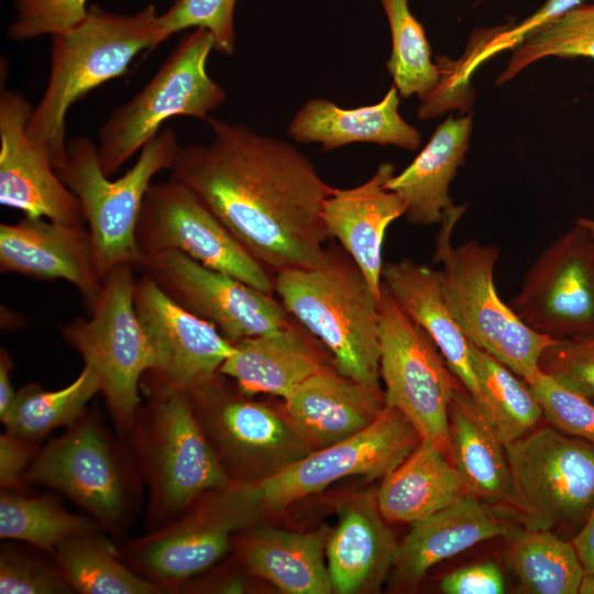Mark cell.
Returning <instances> with one entry per match:
<instances>
[{"mask_svg": "<svg viewBox=\"0 0 594 594\" xmlns=\"http://www.w3.org/2000/svg\"><path fill=\"white\" fill-rule=\"evenodd\" d=\"M205 121L211 142L179 145L169 178L191 189L268 271L317 266L329 239L322 205L334 188L292 144Z\"/></svg>", "mask_w": 594, "mask_h": 594, "instance_id": "cell-1", "label": "cell"}, {"mask_svg": "<svg viewBox=\"0 0 594 594\" xmlns=\"http://www.w3.org/2000/svg\"><path fill=\"white\" fill-rule=\"evenodd\" d=\"M145 395L125 436L147 492L144 532L162 528L231 481L186 391L142 377Z\"/></svg>", "mask_w": 594, "mask_h": 594, "instance_id": "cell-2", "label": "cell"}, {"mask_svg": "<svg viewBox=\"0 0 594 594\" xmlns=\"http://www.w3.org/2000/svg\"><path fill=\"white\" fill-rule=\"evenodd\" d=\"M157 16L153 4L133 14L94 4L77 25L52 35L47 85L32 108L26 133L56 170L65 161L68 109L96 87L125 74L138 54L157 46Z\"/></svg>", "mask_w": 594, "mask_h": 594, "instance_id": "cell-3", "label": "cell"}, {"mask_svg": "<svg viewBox=\"0 0 594 594\" xmlns=\"http://www.w3.org/2000/svg\"><path fill=\"white\" fill-rule=\"evenodd\" d=\"M25 481L66 496L118 544L127 540L144 501L128 440L108 428L97 405L41 447Z\"/></svg>", "mask_w": 594, "mask_h": 594, "instance_id": "cell-4", "label": "cell"}, {"mask_svg": "<svg viewBox=\"0 0 594 594\" xmlns=\"http://www.w3.org/2000/svg\"><path fill=\"white\" fill-rule=\"evenodd\" d=\"M274 280L287 312L327 346L337 371L383 395L380 302L351 256L327 246L317 266L284 270Z\"/></svg>", "mask_w": 594, "mask_h": 594, "instance_id": "cell-5", "label": "cell"}, {"mask_svg": "<svg viewBox=\"0 0 594 594\" xmlns=\"http://www.w3.org/2000/svg\"><path fill=\"white\" fill-rule=\"evenodd\" d=\"M465 210L459 206L448 215L436 239L433 263L442 266L448 306L471 343L530 383L540 372L543 350L558 339L531 329L498 296L494 283L497 245L476 240L452 245L453 230Z\"/></svg>", "mask_w": 594, "mask_h": 594, "instance_id": "cell-6", "label": "cell"}, {"mask_svg": "<svg viewBox=\"0 0 594 594\" xmlns=\"http://www.w3.org/2000/svg\"><path fill=\"white\" fill-rule=\"evenodd\" d=\"M178 147L175 132L164 129L141 148L128 172L111 180L105 175L98 148L88 136L67 141L64 164L56 172L80 202L96 266L102 277L118 265L132 264L138 268L143 261L135 240L143 200L153 177L169 169Z\"/></svg>", "mask_w": 594, "mask_h": 594, "instance_id": "cell-7", "label": "cell"}, {"mask_svg": "<svg viewBox=\"0 0 594 594\" xmlns=\"http://www.w3.org/2000/svg\"><path fill=\"white\" fill-rule=\"evenodd\" d=\"M263 510L256 482H230L202 495L170 524L124 540L119 554L140 575L180 592L217 563L235 534L251 528Z\"/></svg>", "mask_w": 594, "mask_h": 594, "instance_id": "cell-8", "label": "cell"}, {"mask_svg": "<svg viewBox=\"0 0 594 594\" xmlns=\"http://www.w3.org/2000/svg\"><path fill=\"white\" fill-rule=\"evenodd\" d=\"M134 268L121 264L110 270L89 317H77L59 328L65 342L97 374L114 429L124 438L142 404L141 378L154 365L134 307Z\"/></svg>", "mask_w": 594, "mask_h": 594, "instance_id": "cell-9", "label": "cell"}, {"mask_svg": "<svg viewBox=\"0 0 594 594\" xmlns=\"http://www.w3.org/2000/svg\"><path fill=\"white\" fill-rule=\"evenodd\" d=\"M505 450L512 490L504 506L524 528L575 536L594 506V444L546 426Z\"/></svg>", "mask_w": 594, "mask_h": 594, "instance_id": "cell-10", "label": "cell"}, {"mask_svg": "<svg viewBox=\"0 0 594 594\" xmlns=\"http://www.w3.org/2000/svg\"><path fill=\"white\" fill-rule=\"evenodd\" d=\"M215 48L212 34L186 33L151 80L112 111L99 132L98 156L106 176L113 175L152 140L164 121L176 116L206 120L226 99L207 72Z\"/></svg>", "mask_w": 594, "mask_h": 594, "instance_id": "cell-11", "label": "cell"}, {"mask_svg": "<svg viewBox=\"0 0 594 594\" xmlns=\"http://www.w3.org/2000/svg\"><path fill=\"white\" fill-rule=\"evenodd\" d=\"M380 373L384 405L400 411L421 440L449 458V404L462 384L431 337L383 285L380 301Z\"/></svg>", "mask_w": 594, "mask_h": 594, "instance_id": "cell-12", "label": "cell"}, {"mask_svg": "<svg viewBox=\"0 0 594 594\" xmlns=\"http://www.w3.org/2000/svg\"><path fill=\"white\" fill-rule=\"evenodd\" d=\"M220 375L186 393L231 482H258L312 451L286 416L234 393Z\"/></svg>", "mask_w": 594, "mask_h": 594, "instance_id": "cell-13", "label": "cell"}, {"mask_svg": "<svg viewBox=\"0 0 594 594\" xmlns=\"http://www.w3.org/2000/svg\"><path fill=\"white\" fill-rule=\"evenodd\" d=\"M143 256L179 251L270 295L275 280L199 197L174 179L151 184L135 230Z\"/></svg>", "mask_w": 594, "mask_h": 594, "instance_id": "cell-14", "label": "cell"}, {"mask_svg": "<svg viewBox=\"0 0 594 594\" xmlns=\"http://www.w3.org/2000/svg\"><path fill=\"white\" fill-rule=\"evenodd\" d=\"M421 438L397 409L384 405L362 431L304 458L258 482L264 510H279L353 475L381 477L403 463Z\"/></svg>", "mask_w": 594, "mask_h": 594, "instance_id": "cell-15", "label": "cell"}, {"mask_svg": "<svg viewBox=\"0 0 594 594\" xmlns=\"http://www.w3.org/2000/svg\"><path fill=\"white\" fill-rule=\"evenodd\" d=\"M509 306L553 339L594 336V242L578 219L530 265Z\"/></svg>", "mask_w": 594, "mask_h": 594, "instance_id": "cell-16", "label": "cell"}, {"mask_svg": "<svg viewBox=\"0 0 594 594\" xmlns=\"http://www.w3.org/2000/svg\"><path fill=\"white\" fill-rule=\"evenodd\" d=\"M169 298L213 324L231 343L284 328L288 312L273 295L175 250L145 255L139 267Z\"/></svg>", "mask_w": 594, "mask_h": 594, "instance_id": "cell-17", "label": "cell"}, {"mask_svg": "<svg viewBox=\"0 0 594 594\" xmlns=\"http://www.w3.org/2000/svg\"><path fill=\"white\" fill-rule=\"evenodd\" d=\"M134 307L154 358L142 377L187 391L215 377L234 350L213 324L178 305L144 274L135 282Z\"/></svg>", "mask_w": 594, "mask_h": 594, "instance_id": "cell-18", "label": "cell"}, {"mask_svg": "<svg viewBox=\"0 0 594 594\" xmlns=\"http://www.w3.org/2000/svg\"><path fill=\"white\" fill-rule=\"evenodd\" d=\"M32 108L18 91L0 94V202L29 218L67 224L85 221L80 202L47 154L28 135Z\"/></svg>", "mask_w": 594, "mask_h": 594, "instance_id": "cell-19", "label": "cell"}, {"mask_svg": "<svg viewBox=\"0 0 594 594\" xmlns=\"http://www.w3.org/2000/svg\"><path fill=\"white\" fill-rule=\"evenodd\" d=\"M0 271L38 280H67L79 292L87 311L102 285L88 229L45 218L24 217L0 224Z\"/></svg>", "mask_w": 594, "mask_h": 594, "instance_id": "cell-20", "label": "cell"}, {"mask_svg": "<svg viewBox=\"0 0 594 594\" xmlns=\"http://www.w3.org/2000/svg\"><path fill=\"white\" fill-rule=\"evenodd\" d=\"M411 525L392 566L391 585L398 591L417 586L433 565L446 559L482 541L509 539L524 529L470 493Z\"/></svg>", "mask_w": 594, "mask_h": 594, "instance_id": "cell-21", "label": "cell"}, {"mask_svg": "<svg viewBox=\"0 0 594 594\" xmlns=\"http://www.w3.org/2000/svg\"><path fill=\"white\" fill-rule=\"evenodd\" d=\"M394 174L393 163H382L370 179L352 188H334L322 205L328 237L355 262L378 302L385 233L393 221L405 216L404 201L385 187Z\"/></svg>", "mask_w": 594, "mask_h": 594, "instance_id": "cell-22", "label": "cell"}, {"mask_svg": "<svg viewBox=\"0 0 594 594\" xmlns=\"http://www.w3.org/2000/svg\"><path fill=\"white\" fill-rule=\"evenodd\" d=\"M380 512L376 495L363 494L339 506L329 534L326 560L332 592H377L392 570L398 544Z\"/></svg>", "mask_w": 594, "mask_h": 594, "instance_id": "cell-23", "label": "cell"}, {"mask_svg": "<svg viewBox=\"0 0 594 594\" xmlns=\"http://www.w3.org/2000/svg\"><path fill=\"white\" fill-rule=\"evenodd\" d=\"M286 417L311 450L342 441L369 427L384 396L324 366L285 399Z\"/></svg>", "mask_w": 594, "mask_h": 594, "instance_id": "cell-24", "label": "cell"}, {"mask_svg": "<svg viewBox=\"0 0 594 594\" xmlns=\"http://www.w3.org/2000/svg\"><path fill=\"white\" fill-rule=\"evenodd\" d=\"M382 283L407 316L431 337L449 369L477 402L480 386L470 341L448 306L441 272L402 258L384 264Z\"/></svg>", "mask_w": 594, "mask_h": 594, "instance_id": "cell-25", "label": "cell"}, {"mask_svg": "<svg viewBox=\"0 0 594 594\" xmlns=\"http://www.w3.org/2000/svg\"><path fill=\"white\" fill-rule=\"evenodd\" d=\"M398 106L399 94L395 86L378 103L354 109H343L327 99L315 98L296 112L287 132L295 141L319 143L324 151L355 142L417 150L421 135L402 118Z\"/></svg>", "mask_w": 594, "mask_h": 594, "instance_id": "cell-26", "label": "cell"}, {"mask_svg": "<svg viewBox=\"0 0 594 594\" xmlns=\"http://www.w3.org/2000/svg\"><path fill=\"white\" fill-rule=\"evenodd\" d=\"M471 131V117H449L419 155L386 182L385 187L404 201L408 222L421 227L440 224L459 207L450 197V184L464 163Z\"/></svg>", "mask_w": 594, "mask_h": 594, "instance_id": "cell-27", "label": "cell"}, {"mask_svg": "<svg viewBox=\"0 0 594 594\" xmlns=\"http://www.w3.org/2000/svg\"><path fill=\"white\" fill-rule=\"evenodd\" d=\"M219 373L234 380L244 396L258 393L286 398L324 366L320 352L289 322L280 330L232 343Z\"/></svg>", "mask_w": 594, "mask_h": 594, "instance_id": "cell-28", "label": "cell"}, {"mask_svg": "<svg viewBox=\"0 0 594 594\" xmlns=\"http://www.w3.org/2000/svg\"><path fill=\"white\" fill-rule=\"evenodd\" d=\"M327 529L294 532L257 528L233 539L249 572L287 594L332 593L327 568Z\"/></svg>", "mask_w": 594, "mask_h": 594, "instance_id": "cell-29", "label": "cell"}, {"mask_svg": "<svg viewBox=\"0 0 594 594\" xmlns=\"http://www.w3.org/2000/svg\"><path fill=\"white\" fill-rule=\"evenodd\" d=\"M448 417L449 459L470 493L488 504L505 505L512 490L505 446L462 384L452 394Z\"/></svg>", "mask_w": 594, "mask_h": 594, "instance_id": "cell-30", "label": "cell"}, {"mask_svg": "<svg viewBox=\"0 0 594 594\" xmlns=\"http://www.w3.org/2000/svg\"><path fill=\"white\" fill-rule=\"evenodd\" d=\"M469 493L464 477L448 455L430 441L421 440L403 463L384 476L375 495L388 522L413 524Z\"/></svg>", "mask_w": 594, "mask_h": 594, "instance_id": "cell-31", "label": "cell"}, {"mask_svg": "<svg viewBox=\"0 0 594 594\" xmlns=\"http://www.w3.org/2000/svg\"><path fill=\"white\" fill-rule=\"evenodd\" d=\"M584 0H548L535 13L518 24L484 29L472 33L464 54L453 61L438 57L441 78L435 92L419 106L424 119H431L447 110L463 108L466 102L470 77L498 53L514 50Z\"/></svg>", "mask_w": 594, "mask_h": 594, "instance_id": "cell-32", "label": "cell"}, {"mask_svg": "<svg viewBox=\"0 0 594 594\" xmlns=\"http://www.w3.org/2000/svg\"><path fill=\"white\" fill-rule=\"evenodd\" d=\"M117 546L105 531L82 534L62 542L53 559L76 593L170 594L127 565Z\"/></svg>", "mask_w": 594, "mask_h": 594, "instance_id": "cell-33", "label": "cell"}, {"mask_svg": "<svg viewBox=\"0 0 594 594\" xmlns=\"http://www.w3.org/2000/svg\"><path fill=\"white\" fill-rule=\"evenodd\" d=\"M504 558L528 594H576L585 573L572 541L552 530L524 528L508 539Z\"/></svg>", "mask_w": 594, "mask_h": 594, "instance_id": "cell-34", "label": "cell"}, {"mask_svg": "<svg viewBox=\"0 0 594 594\" xmlns=\"http://www.w3.org/2000/svg\"><path fill=\"white\" fill-rule=\"evenodd\" d=\"M103 531L87 515L68 512L54 494L36 495L1 490L0 538L21 542L54 557L65 540L82 535Z\"/></svg>", "mask_w": 594, "mask_h": 594, "instance_id": "cell-35", "label": "cell"}, {"mask_svg": "<svg viewBox=\"0 0 594 594\" xmlns=\"http://www.w3.org/2000/svg\"><path fill=\"white\" fill-rule=\"evenodd\" d=\"M98 393V376L84 364L79 375L61 389L45 391L37 383L20 387L2 424L6 432L41 443L55 429L76 422Z\"/></svg>", "mask_w": 594, "mask_h": 594, "instance_id": "cell-36", "label": "cell"}, {"mask_svg": "<svg viewBox=\"0 0 594 594\" xmlns=\"http://www.w3.org/2000/svg\"><path fill=\"white\" fill-rule=\"evenodd\" d=\"M470 353L480 386L477 403L504 446L535 429L543 413L529 384L471 342Z\"/></svg>", "mask_w": 594, "mask_h": 594, "instance_id": "cell-37", "label": "cell"}, {"mask_svg": "<svg viewBox=\"0 0 594 594\" xmlns=\"http://www.w3.org/2000/svg\"><path fill=\"white\" fill-rule=\"evenodd\" d=\"M386 13L392 52L386 67L399 96L417 95L426 101L437 89L441 74L431 61V48L420 22L413 15L408 0H381Z\"/></svg>", "mask_w": 594, "mask_h": 594, "instance_id": "cell-38", "label": "cell"}, {"mask_svg": "<svg viewBox=\"0 0 594 594\" xmlns=\"http://www.w3.org/2000/svg\"><path fill=\"white\" fill-rule=\"evenodd\" d=\"M551 56L594 61V3L579 4L515 47L496 85H504L532 63Z\"/></svg>", "mask_w": 594, "mask_h": 594, "instance_id": "cell-39", "label": "cell"}, {"mask_svg": "<svg viewBox=\"0 0 594 594\" xmlns=\"http://www.w3.org/2000/svg\"><path fill=\"white\" fill-rule=\"evenodd\" d=\"M235 2L237 0H174L170 8L157 16V45L179 31L204 28L213 36V50L233 55L235 51Z\"/></svg>", "mask_w": 594, "mask_h": 594, "instance_id": "cell-40", "label": "cell"}, {"mask_svg": "<svg viewBox=\"0 0 594 594\" xmlns=\"http://www.w3.org/2000/svg\"><path fill=\"white\" fill-rule=\"evenodd\" d=\"M1 594L76 593L54 559L35 554L31 546L3 543L0 548Z\"/></svg>", "mask_w": 594, "mask_h": 594, "instance_id": "cell-41", "label": "cell"}, {"mask_svg": "<svg viewBox=\"0 0 594 594\" xmlns=\"http://www.w3.org/2000/svg\"><path fill=\"white\" fill-rule=\"evenodd\" d=\"M528 384L551 426L594 444V403L541 371Z\"/></svg>", "mask_w": 594, "mask_h": 594, "instance_id": "cell-42", "label": "cell"}, {"mask_svg": "<svg viewBox=\"0 0 594 594\" xmlns=\"http://www.w3.org/2000/svg\"><path fill=\"white\" fill-rule=\"evenodd\" d=\"M88 0H14L16 16L8 28L13 41L66 31L84 20Z\"/></svg>", "mask_w": 594, "mask_h": 594, "instance_id": "cell-43", "label": "cell"}, {"mask_svg": "<svg viewBox=\"0 0 594 594\" xmlns=\"http://www.w3.org/2000/svg\"><path fill=\"white\" fill-rule=\"evenodd\" d=\"M539 369L594 403V336L557 340L543 350Z\"/></svg>", "mask_w": 594, "mask_h": 594, "instance_id": "cell-44", "label": "cell"}, {"mask_svg": "<svg viewBox=\"0 0 594 594\" xmlns=\"http://www.w3.org/2000/svg\"><path fill=\"white\" fill-rule=\"evenodd\" d=\"M41 443L8 432L0 435V487L4 491L30 494L25 473L37 455Z\"/></svg>", "mask_w": 594, "mask_h": 594, "instance_id": "cell-45", "label": "cell"}, {"mask_svg": "<svg viewBox=\"0 0 594 594\" xmlns=\"http://www.w3.org/2000/svg\"><path fill=\"white\" fill-rule=\"evenodd\" d=\"M446 594H502L505 581L499 566L486 561L458 569L440 582Z\"/></svg>", "mask_w": 594, "mask_h": 594, "instance_id": "cell-46", "label": "cell"}, {"mask_svg": "<svg viewBox=\"0 0 594 594\" xmlns=\"http://www.w3.org/2000/svg\"><path fill=\"white\" fill-rule=\"evenodd\" d=\"M585 572H594V506L578 534L572 538Z\"/></svg>", "mask_w": 594, "mask_h": 594, "instance_id": "cell-47", "label": "cell"}, {"mask_svg": "<svg viewBox=\"0 0 594 594\" xmlns=\"http://www.w3.org/2000/svg\"><path fill=\"white\" fill-rule=\"evenodd\" d=\"M13 369V360L7 349L0 350V420L6 419L16 391L13 389L11 382V372Z\"/></svg>", "mask_w": 594, "mask_h": 594, "instance_id": "cell-48", "label": "cell"}, {"mask_svg": "<svg viewBox=\"0 0 594 594\" xmlns=\"http://www.w3.org/2000/svg\"><path fill=\"white\" fill-rule=\"evenodd\" d=\"M580 594H594V572H585L582 579Z\"/></svg>", "mask_w": 594, "mask_h": 594, "instance_id": "cell-49", "label": "cell"}, {"mask_svg": "<svg viewBox=\"0 0 594 594\" xmlns=\"http://www.w3.org/2000/svg\"><path fill=\"white\" fill-rule=\"evenodd\" d=\"M578 220L588 230L594 242V219L579 218Z\"/></svg>", "mask_w": 594, "mask_h": 594, "instance_id": "cell-50", "label": "cell"}]
</instances>
